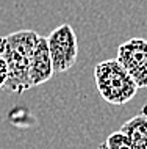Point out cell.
I'll list each match as a JSON object with an SVG mask.
<instances>
[{"label":"cell","instance_id":"cell-1","mask_svg":"<svg viewBox=\"0 0 147 149\" xmlns=\"http://www.w3.org/2000/svg\"><path fill=\"white\" fill-rule=\"evenodd\" d=\"M39 35L33 30H21L11 35L0 36V54L8 64L5 86L10 91L22 94L30 90V63Z\"/></svg>","mask_w":147,"mask_h":149},{"label":"cell","instance_id":"cell-2","mask_svg":"<svg viewBox=\"0 0 147 149\" xmlns=\"http://www.w3.org/2000/svg\"><path fill=\"white\" fill-rule=\"evenodd\" d=\"M94 82L105 102L111 105H124L130 102L139 90L128 71L114 60H105L94 68Z\"/></svg>","mask_w":147,"mask_h":149},{"label":"cell","instance_id":"cell-3","mask_svg":"<svg viewBox=\"0 0 147 149\" xmlns=\"http://www.w3.org/2000/svg\"><path fill=\"white\" fill-rule=\"evenodd\" d=\"M47 44L55 72H66L77 63L78 41L74 29L69 24L57 27L47 36Z\"/></svg>","mask_w":147,"mask_h":149},{"label":"cell","instance_id":"cell-4","mask_svg":"<svg viewBox=\"0 0 147 149\" xmlns=\"http://www.w3.org/2000/svg\"><path fill=\"white\" fill-rule=\"evenodd\" d=\"M116 58L128 71L138 88H147V39L132 38L122 42Z\"/></svg>","mask_w":147,"mask_h":149},{"label":"cell","instance_id":"cell-5","mask_svg":"<svg viewBox=\"0 0 147 149\" xmlns=\"http://www.w3.org/2000/svg\"><path fill=\"white\" fill-rule=\"evenodd\" d=\"M53 74H55V69H53V61H52V57H50L47 38L39 36L38 44L33 52V57H31V63H30L31 86H38L49 82Z\"/></svg>","mask_w":147,"mask_h":149},{"label":"cell","instance_id":"cell-6","mask_svg":"<svg viewBox=\"0 0 147 149\" xmlns=\"http://www.w3.org/2000/svg\"><path fill=\"white\" fill-rule=\"evenodd\" d=\"M121 130L128 135L135 149H147V115L139 113L121 126Z\"/></svg>","mask_w":147,"mask_h":149},{"label":"cell","instance_id":"cell-7","mask_svg":"<svg viewBox=\"0 0 147 149\" xmlns=\"http://www.w3.org/2000/svg\"><path fill=\"white\" fill-rule=\"evenodd\" d=\"M106 149H135L132 140L128 138V135L125 132H122L119 129L117 132H113L105 141Z\"/></svg>","mask_w":147,"mask_h":149},{"label":"cell","instance_id":"cell-8","mask_svg":"<svg viewBox=\"0 0 147 149\" xmlns=\"http://www.w3.org/2000/svg\"><path fill=\"white\" fill-rule=\"evenodd\" d=\"M6 77H8V64L5 61V58H3V55L0 54V88L5 86Z\"/></svg>","mask_w":147,"mask_h":149}]
</instances>
